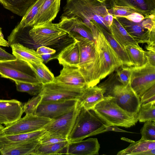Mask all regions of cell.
<instances>
[{"mask_svg": "<svg viewBox=\"0 0 155 155\" xmlns=\"http://www.w3.org/2000/svg\"><path fill=\"white\" fill-rule=\"evenodd\" d=\"M115 17L138 44L155 42V14L144 16L135 12L126 17Z\"/></svg>", "mask_w": 155, "mask_h": 155, "instance_id": "5", "label": "cell"}, {"mask_svg": "<svg viewBox=\"0 0 155 155\" xmlns=\"http://www.w3.org/2000/svg\"><path fill=\"white\" fill-rule=\"evenodd\" d=\"M115 5L130 7L144 16L155 14V0H113Z\"/></svg>", "mask_w": 155, "mask_h": 155, "instance_id": "23", "label": "cell"}, {"mask_svg": "<svg viewBox=\"0 0 155 155\" xmlns=\"http://www.w3.org/2000/svg\"><path fill=\"white\" fill-rule=\"evenodd\" d=\"M84 89L70 86L54 80L51 82L43 84L39 93L42 96L41 102L78 100Z\"/></svg>", "mask_w": 155, "mask_h": 155, "instance_id": "10", "label": "cell"}, {"mask_svg": "<svg viewBox=\"0 0 155 155\" xmlns=\"http://www.w3.org/2000/svg\"><path fill=\"white\" fill-rule=\"evenodd\" d=\"M141 138L145 140L155 141V122H145L140 130Z\"/></svg>", "mask_w": 155, "mask_h": 155, "instance_id": "36", "label": "cell"}, {"mask_svg": "<svg viewBox=\"0 0 155 155\" xmlns=\"http://www.w3.org/2000/svg\"><path fill=\"white\" fill-rule=\"evenodd\" d=\"M28 35L35 45L49 47L59 44L68 36L59 28L58 23L52 22L33 26L29 30Z\"/></svg>", "mask_w": 155, "mask_h": 155, "instance_id": "9", "label": "cell"}, {"mask_svg": "<svg viewBox=\"0 0 155 155\" xmlns=\"http://www.w3.org/2000/svg\"><path fill=\"white\" fill-rule=\"evenodd\" d=\"M117 155H155V141L146 140L141 138L119 151Z\"/></svg>", "mask_w": 155, "mask_h": 155, "instance_id": "22", "label": "cell"}, {"mask_svg": "<svg viewBox=\"0 0 155 155\" xmlns=\"http://www.w3.org/2000/svg\"><path fill=\"white\" fill-rule=\"evenodd\" d=\"M115 5L113 0H67L61 17L78 18L91 30L96 24L111 34L112 9Z\"/></svg>", "mask_w": 155, "mask_h": 155, "instance_id": "1", "label": "cell"}, {"mask_svg": "<svg viewBox=\"0 0 155 155\" xmlns=\"http://www.w3.org/2000/svg\"><path fill=\"white\" fill-rule=\"evenodd\" d=\"M81 107L78 102L73 110L52 120L43 128L45 130V134L50 136L67 138L73 127Z\"/></svg>", "mask_w": 155, "mask_h": 155, "instance_id": "13", "label": "cell"}, {"mask_svg": "<svg viewBox=\"0 0 155 155\" xmlns=\"http://www.w3.org/2000/svg\"><path fill=\"white\" fill-rule=\"evenodd\" d=\"M71 38L78 43L80 49L78 67L87 87L97 85L101 80L99 60L95 43L79 35Z\"/></svg>", "mask_w": 155, "mask_h": 155, "instance_id": "2", "label": "cell"}, {"mask_svg": "<svg viewBox=\"0 0 155 155\" xmlns=\"http://www.w3.org/2000/svg\"><path fill=\"white\" fill-rule=\"evenodd\" d=\"M36 51L39 54H54L56 52V51L50 47L45 46H40L38 47Z\"/></svg>", "mask_w": 155, "mask_h": 155, "instance_id": "43", "label": "cell"}, {"mask_svg": "<svg viewBox=\"0 0 155 155\" xmlns=\"http://www.w3.org/2000/svg\"><path fill=\"white\" fill-rule=\"evenodd\" d=\"M16 58L13 54H11L0 47V61L11 60Z\"/></svg>", "mask_w": 155, "mask_h": 155, "instance_id": "44", "label": "cell"}, {"mask_svg": "<svg viewBox=\"0 0 155 155\" xmlns=\"http://www.w3.org/2000/svg\"><path fill=\"white\" fill-rule=\"evenodd\" d=\"M97 27L102 32L110 45L121 61L123 65L130 67L133 66L125 48L122 46L114 38L111 34Z\"/></svg>", "mask_w": 155, "mask_h": 155, "instance_id": "29", "label": "cell"}, {"mask_svg": "<svg viewBox=\"0 0 155 155\" xmlns=\"http://www.w3.org/2000/svg\"><path fill=\"white\" fill-rule=\"evenodd\" d=\"M61 1L44 0L40 8L34 25L52 22L60 11Z\"/></svg>", "mask_w": 155, "mask_h": 155, "instance_id": "19", "label": "cell"}, {"mask_svg": "<svg viewBox=\"0 0 155 155\" xmlns=\"http://www.w3.org/2000/svg\"><path fill=\"white\" fill-rule=\"evenodd\" d=\"M114 38L123 47L128 45L139 46L135 40L128 34L115 17L113 16L112 23L110 27Z\"/></svg>", "mask_w": 155, "mask_h": 155, "instance_id": "27", "label": "cell"}, {"mask_svg": "<svg viewBox=\"0 0 155 155\" xmlns=\"http://www.w3.org/2000/svg\"><path fill=\"white\" fill-rule=\"evenodd\" d=\"M141 104L155 101V85L145 92L140 97Z\"/></svg>", "mask_w": 155, "mask_h": 155, "instance_id": "41", "label": "cell"}, {"mask_svg": "<svg viewBox=\"0 0 155 155\" xmlns=\"http://www.w3.org/2000/svg\"><path fill=\"white\" fill-rule=\"evenodd\" d=\"M104 92L102 88L97 85L85 87L78 100V104L87 109H92L103 99Z\"/></svg>", "mask_w": 155, "mask_h": 155, "instance_id": "20", "label": "cell"}, {"mask_svg": "<svg viewBox=\"0 0 155 155\" xmlns=\"http://www.w3.org/2000/svg\"><path fill=\"white\" fill-rule=\"evenodd\" d=\"M97 28L95 39L99 60L101 80L123 65L102 32Z\"/></svg>", "mask_w": 155, "mask_h": 155, "instance_id": "7", "label": "cell"}, {"mask_svg": "<svg viewBox=\"0 0 155 155\" xmlns=\"http://www.w3.org/2000/svg\"><path fill=\"white\" fill-rule=\"evenodd\" d=\"M39 143V140H37L5 147L0 149V154L33 155L34 151Z\"/></svg>", "mask_w": 155, "mask_h": 155, "instance_id": "25", "label": "cell"}, {"mask_svg": "<svg viewBox=\"0 0 155 155\" xmlns=\"http://www.w3.org/2000/svg\"><path fill=\"white\" fill-rule=\"evenodd\" d=\"M125 48L134 67H140L148 62L145 51L139 45H129Z\"/></svg>", "mask_w": 155, "mask_h": 155, "instance_id": "30", "label": "cell"}, {"mask_svg": "<svg viewBox=\"0 0 155 155\" xmlns=\"http://www.w3.org/2000/svg\"><path fill=\"white\" fill-rule=\"evenodd\" d=\"M56 58L60 64H67L78 67L80 59V49L77 41L73 42L64 47L57 55Z\"/></svg>", "mask_w": 155, "mask_h": 155, "instance_id": "24", "label": "cell"}, {"mask_svg": "<svg viewBox=\"0 0 155 155\" xmlns=\"http://www.w3.org/2000/svg\"><path fill=\"white\" fill-rule=\"evenodd\" d=\"M44 0H37L27 10L19 24L23 28L32 27L35 24L40 8Z\"/></svg>", "mask_w": 155, "mask_h": 155, "instance_id": "33", "label": "cell"}, {"mask_svg": "<svg viewBox=\"0 0 155 155\" xmlns=\"http://www.w3.org/2000/svg\"><path fill=\"white\" fill-rule=\"evenodd\" d=\"M37 0H0L4 7L16 15L23 16Z\"/></svg>", "mask_w": 155, "mask_h": 155, "instance_id": "28", "label": "cell"}, {"mask_svg": "<svg viewBox=\"0 0 155 155\" xmlns=\"http://www.w3.org/2000/svg\"><path fill=\"white\" fill-rule=\"evenodd\" d=\"M62 69L55 80L72 87L83 88L88 87L83 76L78 67L63 64Z\"/></svg>", "mask_w": 155, "mask_h": 155, "instance_id": "18", "label": "cell"}, {"mask_svg": "<svg viewBox=\"0 0 155 155\" xmlns=\"http://www.w3.org/2000/svg\"><path fill=\"white\" fill-rule=\"evenodd\" d=\"M40 144H48L56 143L68 141L67 138H64L46 135L45 134L39 139Z\"/></svg>", "mask_w": 155, "mask_h": 155, "instance_id": "40", "label": "cell"}, {"mask_svg": "<svg viewBox=\"0 0 155 155\" xmlns=\"http://www.w3.org/2000/svg\"><path fill=\"white\" fill-rule=\"evenodd\" d=\"M17 90L19 92H26L32 95H37L41 92L43 84L29 83L15 81Z\"/></svg>", "mask_w": 155, "mask_h": 155, "instance_id": "35", "label": "cell"}, {"mask_svg": "<svg viewBox=\"0 0 155 155\" xmlns=\"http://www.w3.org/2000/svg\"><path fill=\"white\" fill-rule=\"evenodd\" d=\"M24 113L23 105L15 99H0V124L5 126L15 122Z\"/></svg>", "mask_w": 155, "mask_h": 155, "instance_id": "16", "label": "cell"}, {"mask_svg": "<svg viewBox=\"0 0 155 155\" xmlns=\"http://www.w3.org/2000/svg\"><path fill=\"white\" fill-rule=\"evenodd\" d=\"M4 127L2 125L0 124V131Z\"/></svg>", "mask_w": 155, "mask_h": 155, "instance_id": "46", "label": "cell"}, {"mask_svg": "<svg viewBox=\"0 0 155 155\" xmlns=\"http://www.w3.org/2000/svg\"><path fill=\"white\" fill-rule=\"evenodd\" d=\"M9 46L8 42L4 39L1 28H0V46L8 47Z\"/></svg>", "mask_w": 155, "mask_h": 155, "instance_id": "45", "label": "cell"}, {"mask_svg": "<svg viewBox=\"0 0 155 155\" xmlns=\"http://www.w3.org/2000/svg\"><path fill=\"white\" fill-rule=\"evenodd\" d=\"M98 86L104 90V97H113L115 103L122 108L138 114L141 105L140 98L132 89L130 83L123 85L118 81L117 75L113 74Z\"/></svg>", "mask_w": 155, "mask_h": 155, "instance_id": "4", "label": "cell"}, {"mask_svg": "<svg viewBox=\"0 0 155 155\" xmlns=\"http://www.w3.org/2000/svg\"><path fill=\"white\" fill-rule=\"evenodd\" d=\"M110 127L93 109L88 110L82 106L67 139L69 142L81 141L109 130Z\"/></svg>", "mask_w": 155, "mask_h": 155, "instance_id": "3", "label": "cell"}, {"mask_svg": "<svg viewBox=\"0 0 155 155\" xmlns=\"http://www.w3.org/2000/svg\"><path fill=\"white\" fill-rule=\"evenodd\" d=\"M123 65L116 71L119 81L123 85H127L130 83L131 73V67H124Z\"/></svg>", "mask_w": 155, "mask_h": 155, "instance_id": "38", "label": "cell"}, {"mask_svg": "<svg viewBox=\"0 0 155 155\" xmlns=\"http://www.w3.org/2000/svg\"><path fill=\"white\" fill-rule=\"evenodd\" d=\"M10 46L12 54L16 58L37 64L44 62L41 55L33 49L18 43L12 44Z\"/></svg>", "mask_w": 155, "mask_h": 155, "instance_id": "26", "label": "cell"}, {"mask_svg": "<svg viewBox=\"0 0 155 155\" xmlns=\"http://www.w3.org/2000/svg\"><path fill=\"white\" fill-rule=\"evenodd\" d=\"M93 109L110 126L128 128L135 125L138 121V114L124 110L117 104L111 96L104 97Z\"/></svg>", "mask_w": 155, "mask_h": 155, "instance_id": "6", "label": "cell"}, {"mask_svg": "<svg viewBox=\"0 0 155 155\" xmlns=\"http://www.w3.org/2000/svg\"><path fill=\"white\" fill-rule=\"evenodd\" d=\"M68 141L48 144H38L33 155L60 154L61 151L69 143Z\"/></svg>", "mask_w": 155, "mask_h": 155, "instance_id": "32", "label": "cell"}, {"mask_svg": "<svg viewBox=\"0 0 155 155\" xmlns=\"http://www.w3.org/2000/svg\"><path fill=\"white\" fill-rule=\"evenodd\" d=\"M27 62L33 69L42 84L50 83L54 81L55 77L54 74L43 62L37 64Z\"/></svg>", "mask_w": 155, "mask_h": 155, "instance_id": "31", "label": "cell"}, {"mask_svg": "<svg viewBox=\"0 0 155 155\" xmlns=\"http://www.w3.org/2000/svg\"><path fill=\"white\" fill-rule=\"evenodd\" d=\"M137 117L140 122H155V101L141 104Z\"/></svg>", "mask_w": 155, "mask_h": 155, "instance_id": "34", "label": "cell"}, {"mask_svg": "<svg viewBox=\"0 0 155 155\" xmlns=\"http://www.w3.org/2000/svg\"><path fill=\"white\" fill-rule=\"evenodd\" d=\"M46 133L44 129L20 134L0 136V149L21 143L39 140Z\"/></svg>", "mask_w": 155, "mask_h": 155, "instance_id": "21", "label": "cell"}, {"mask_svg": "<svg viewBox=\"0 0 155 155\" xmlns=\"http://www.w3.org/2000/svg\"><path fill=\"white\" fill-rule=\"evenodd\" d=\"M78 100L41 102L35 115L54 119L71 111L76 106Z\"/></svg>", "mask_w": 155, "mask_h": 155, "instance_id": "14", "label": "cell"}, {"mask_svg": "<svg viewBox=\"0 0 155 155\" xmlns=\"http://www.w3.org/2000/svg\"><path fill=\"white\" fill-rule=\"evenodd\" d=\"M130 83V86L140 97L155 85V66L147 62L139 67H131Z\"/></svg>", "mask_w": 155, "mask_h": 155, "instance_id": "11", "label": "cell"}, {"mask_svg": "<svg viewBox=\"0 0 155 155\" xmlns=\"http://www.w3.org/2000/svg\"><path fill=\"white\" fill-rule=\"evenodd\" d=\"M100 145L96 138H89L77 142H69L60 154L98 155Z\"/></svg>", "mask_w": 155, "mask_h": 155, "instance_id": "17", "label": "cell"}, {"mask_svg": "<svg viewBox=\"0 0 155 155\" xmlns=\"http://www.w3.org/2000/svg\"><path fill=\"white\" fill-rule=\"evenodd\" d=\"M146 48L147 50L144 51L148 62L155 66V45H147Z\"/></svg>", "mask_w": 155, "mask_h": 155, "instance_id": "42", "label": "cell"}, {"mask_svg": "<svg viewBox=\"0 0 155 155\" xmlns=\"http://www.w3.org/2000/svg\"><path fill=\"white\" fill-rule=\"evenodd\" d=\"M41 100L42 96L39 93L29 100L23 105L24 112L26 115L34 114Z\"/></svg>", "mask_w": 155, "mask_h": 155, "instance_id": "37", "label": "cell"}, {"mask_svg": "<svg viewBox=\"0 0 155 155\" xmlns=\"http://www.w3.org/2000/svg\"><path fill=\"white\" fill-rule=\"evenodd\" d=\"M52 120L35 114L25 115L14 123L4 127L0 131V136L25 133L40 130Z\"/></svg>", "mask_w": 155, "mask_h": 155, "instance_id": "12", "label": "cell"}, {"mask_svg": "<svg viewBox=\"0 0 155 155\" xmlns=\"http://www.w3.org/2000/svg\"><path fill=\"white\" fill-rule=\"evenodd\" d=\"M58 24L59 28L66 32L71 38L79 35L95 42L91 29L78 18L60 17Z\"/></svg>", "mask_w": 155, "mask_h": 155, "instance_id": "15", "label": "cell"}, {"mask_svg": "<svg viewBox=\"0 0 155 155\" xmlns=\"http://www.w3.org/2000/svg\"><path fill=\"white\" fill-rule=\"evenodd\" d=\"M135 12L133 9L128 7L115 5L112 9V15L116 17H126Z\"/></svg>", "mask_w": 155, "mask_h": 155, "instance_id": "39", "label": "cell"}, {"mask_svg": "<svg viewBox=\"0 0 155 155\" xmlns=\"http://www.w3.org/2000/svg\"><path fill=\"white\" fill-rule=\"evenodd\" d=\"M0 75L14 82L41 84L29 64L18 58L0 61Z\"/></svg>", "mask_w": 155, "mask_h": 155, "instance_id": "8", "label": "cell"}]
</instances>
